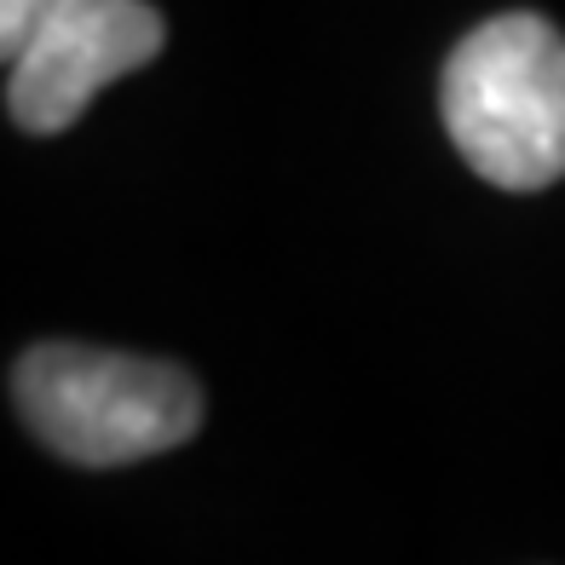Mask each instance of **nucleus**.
Returning <instances> with one entry per match:
<instances>
[{"label":"nucleus","instance_id":"20e7f679","mask_svg":"<svg viewBox=\"0 0 565 565\" xmlns=\"http://www.w3.org/2000/svg\"><path fill=\"white\" fill-rule=\"evenodd\" d=\"M53 0H0V64L18 58V46L30 41V30L46 18Z\"/></svg>","mask_w":565,"mask_h":565},{"label":"nucleus","instance_id":"7ed1b4c3","mask_svg":"<svg viewBox=\"0 0 565 565\" xmlns=\"http://www.w3.org/2000/svg\"><path fill=\"white\" fill-rule=\"evenodd\" d=\"M162 12L145 0H53L7 64V110L23 134H64L98 93L162 53Z\"/></svg>","mask_w":565,"mask_h":565},{"label":"nucleus","instance_id":"f03ea898","mask_svg":"<svg viewBox=\"0 0 565 565\" xmlns=\"http://www.w3.org/2000/svg\"><path fill=\"white\" fill-rule=\"evenodd\" d=\"M12 393L35 439L82 468H127L202 427V393L185 370L110 347L41 341L18 358Z\"/></svg>","mask_w":565,"mask_h":565},{"label":"nucleus","instance_id":"f257e3e1","mask_svg":"<svg viewBox=\"0 0 565 565\" xmlns=\"http://www.w3.org/2000/svg\"><path fill=\"white\" fill-rule=\"evenodd\" d=\"M445 127L479 179L543 191L565 173V35L536 12L479 23L445 64Z\"/></svg>","mask_w":565,"mask_h":565}]
</instances>
